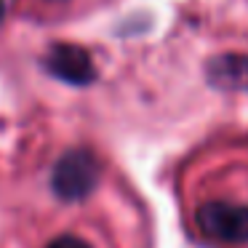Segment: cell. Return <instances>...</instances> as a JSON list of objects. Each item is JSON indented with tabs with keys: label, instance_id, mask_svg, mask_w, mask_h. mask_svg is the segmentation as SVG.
Returning a JSON list of instances; mask_svg holds the SVG:
<instances>
[{
	"label": "cell",
	"instance_id": "obj_1",
	"mask_svg": "<svg viewBox=\"0 0 248 248\" xmlns=\"http://www.w3.org/2000/svg\"><path fill=\"white\" fill-rule=\"evenodd\" d=\"M99 166L96 155L91 150H70L56 160L54 173H51V189L56 192V198L62 200H83L93 192L99 182Z\"/></svg>",
	"mask_w": 248,
	"mask_h": 248
},
{
	"label": "cell",
	"instance_id": "obj_2",
	"mask_svg": "<svg viewBox=\"0 0 248 248\" xmlns=\"http://www.w3.org/2000/svg\"><path fill=\"white\" fill-rule=\"evenodd\" d=\"M198 227L211 240L248 243V205L211 200L198 208Z\"/></svg>",
	"mask_w": 248,
	"mask_h": 248
},
{
	"label": "cell",
	"instance_id": "obj_3",
	"mask_svg": "<svg viewBox=\"0 0 248 248\" xmlns=\"http://www.w3.org/2000/svg\"><path fill=\"white\" fill-rule=\"evenodd\" d=\"M43 67L54 78H59L62 83H70V86H88L96 80V70H93L88 51L72 43L51 46L43 59Z\"/></svg>",
	"mask_w": 248,
	"mask_h": 248
},
{
	"label": "cell",
	"instance_id": "obj_4",
	"mask_svg": "<svg viewBox=\"0 0 248 248\" xmlns=\"http://www.w3.org/2000/svg\"><path fill=\"white\" fill-rule=\"evenodd\" d=\"M208 80L219 88H230V91H248V56H216L208 64Z\"/></svg>",
	"mask_w": 248,
	"mask_h": 248
},
{
	"label": "cell",
	"instance_id": "obj_5",
	"mask_svg": "<svg viewBox=\"0 0 248 248\" xmlns=\"http://www.w3.org/2000/svg\"><path fill=\"white\" fill-rule=\"evenodd\" d=\"M46 248H91V246L78 235H59V237H54Z\"/></svg>",
	"mask_w": 248,
	"mask_h": 248
},
{
	"label": "cell",
	"instance_id": "obj_6",
	"mask_svg": "<svg viewBox=\"0 0 248 248\" xmlns=\"http://www.w3.org/2000/svg\"><path fill=\"white\" fill-rule=\"evenodd\" d=\"M3 14H6V0H0V19H3Z\"/></svg>",
	"mask_w": 248,
	"mask_h": 248
}]
</instances>
